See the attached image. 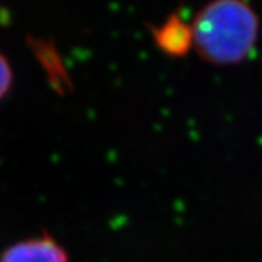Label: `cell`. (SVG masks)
Wrapping results in <instances>:
<instances>
[{
    "label": "cell",
    "mask_w": 262,
    "mask_h": 262,
    "mask_svg": "<svg viewBox=\"0 0 262 262\" xmlns=\"http://www.w3.org/2000/svg\"><path fill=\"white\" fill-rule=\"evenodd\" d=\"M0 262H69L66 251L50 236H39L10 246Z\"/></svg>",
    "instance_id": "7a4b0ae2"
},
{
    "label": "cell",
    "mask_w": 262,
    "mask_h": 262,
    "mask_svg": "<svg viewBox=\"0 0 262 262\" xmlns=\"http://www.w3.org/2000/svg\"><path fill=\"white\" fill-rule=\"evenodd\" d=\"M13 82V73L8 58L0 53V101L8 95Z\"/></svg>",
    "instance_id": "3957f363"
},
{
    "label": "cell",
    "mask_w": 262,
    "mask_h": 262,
    "mask_svg": "<svg viewBox=\"0 0 262 262\" xmlns=\"http://www.w3.org/2000/svg\"><path fill=\"white\" fill-rule=\"evenodd\" d=\"M189 35L207 61L236 64L252 53L258 19L244 0H214L196 15Z\"/></svg>",
    "instance_id": "6da1fadb"
}]
</instances>
